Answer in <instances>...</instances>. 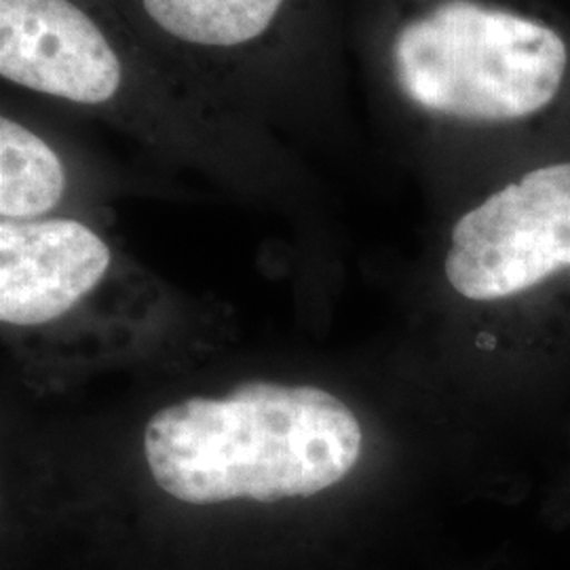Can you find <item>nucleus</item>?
I'll return each mask as SVG.
<instances>
[{"instance_id": "nucleus-1", "label": "nucleus", "mask_w": 570, "mask_h": 570, "mask_svg": "<svg viewBox=\"0 0 570 570\" xmlns=\"http://www.w3.org/2000/svg\"><path fill=\"white\" fill-rule=\"evenodd\" d=\"M362 444L357 416L334 393L271 381L161 407L144 429L157 487L190 505L313 497L345 480Z\"/></svg>"}, {"instance_id": "nucleus-2", "label": "nucleus", "mask_w": 570, "mask_h": 570, "mask_svg": "<svg viewBox=\"0 0 570 570\" xmlns=\"http://www.w3.org/2000/svg\"><path fill=\"white\" fill-rule=\"evenodd\" d=\"M410 102L450 119L527 121L548 110L569 75V45L546 21L473 0H446L407 21L393 42Z\"/></svg>"}, {"instance_id": "nucleus-3", "label": "nucleus", "mask_w": 570, "mask_h": 570, "mask_svg": "<svg viewBox=\"0 0 570 570\" xmlns=\"http://www.w3.org/2000/svg\"><path fill=\"white\" fill-rule=\"evenodd\" d=\"M570 271V161L534 167L459 218L444 273L471 303H505Z\"/></svg>"}, {"instance_id": "nucleus-4", "label": "nucleus", "mask_w": 570, "mask_h": 570, "mask_svg": "<svg viewBox=\"0 0 570 570\" xmlns=\"http://www.w3.org/2000/svg\"><path fill=\"white\" fill-rule=\"evenodd\" d=\"M0 75L70 102L102 104L121 85V61L70 0H0Z\"/></svg>"}, {"instance_id": "nucleus-5", "label": "nucleus", "mask_w": 570, "mask_h": 570, "mask_svg": "<svg viewBox=\"0 0 570 570\" xmlns=\"http://www.w3.org/2000/svg\"><path fill=\"white\" fill-rule=\"evenodd\" d=\"M108 266V245L77 220H2V324L39 326L58 320L96 289Z\"/></svg>"}, {"instance_id": "nucleus-6", "label": "nucleus", "mask_w": 570, "mask_h": 570, "mask_svg": "<svg viewBox=\"0 0 570 570\" xmlns=\"http://www.w3.org/2000/svg\"><path fill=\"white\" fill-rule=\"evenodd\" d=\"M66 176L58 155L9 117L0 119V216L30 220L60 204Z\"/></svg>"}, {"instance_id": "nucleus-7", "label": "nucleus", "mask_w": 570, "mask_h": 570, "mask_svg": "<svg viewBox=\"0 0 570 570\" xmlns=\"http://www.w3.org/2000/svg\"><path fill=\"white\" fill-rule=\"evenodd\" d=\"M146 13L180 41L235 47L261 37L284 0H142Z\"/></svg>"}]
</instances>
